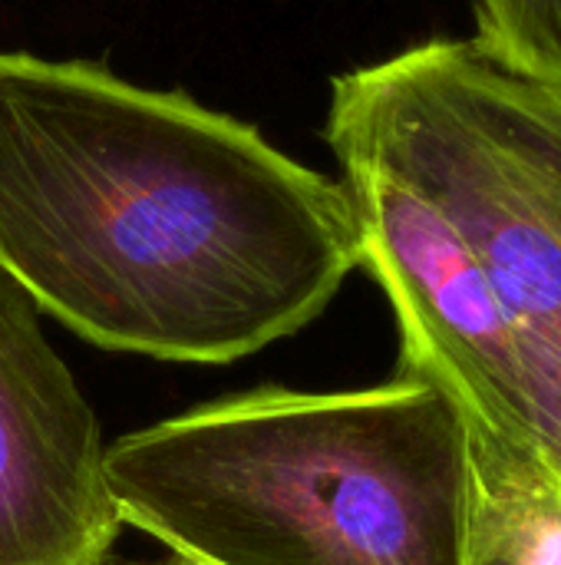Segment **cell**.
<instances>
[{"mask_svg":"<svg viewBox=\"0 0 561 565\" xmlns=\"http://www.w3.org/2000/svg\"><path fill=\"white\" fill-rule=\"evenodd\" d=\"M509 70L561 86V0H476V36Z\"/></svg>","mask_w":561,"mask_h":565,"instance_id":"52a82bcc","label":"cell"},{"mask_svg":"<svg viewBox=\"0 0 561 565\" xmlns=\"http://www.w3.org/2000/svg\"><path fill=\"white\" fill-rule=\"evenodd\" d=\"M0 268L96 348L231 364L327 311L360 232L344 182L258 126L0 50Z\"/></svg>","mask_w":561,"mask_h":565,"instance_id":"6da1fadb","label":"cell"},{"mask_svg":"<svg viewBox=\"0 0 561 565\" xmlns=\"http://www.w3.org/2000/svg\"><path fill=\"white\" fill-rule=\"evenodd\" d=\"M122 526L198 565H466L456 407L397 374L364 391L258 387L106 447Z\"/></svg>","mask_w":561,"mask_h":565,"instance_id":"7a4b0ae2","label":"cell"},{"mask_svg":"<svg viewBox=\"0 0 561 565\" xmlns=\"http://www.w3.org/2000/svg\"><path fill=\"white\" fill-rule=\"evenodd\" d=\"M145 565H198V563H188V559H182V556H169V559H162V563H145Z\"/></svg>","mask_w":561,"mask_h":565,"instance_id":"ba28073f","label":"cell"},{"mask_svg":"<svg viewBox=\"0 0 561 565\" xmlns=\"http://www.w3.org/2000/svg\"><path fill=\"white\" fill-rule=\"evenodd\" d=\"M466 457V565H561V477L549 457L470 434Z\"/></svg>","mask_w":561,"mask_h":565,"instance_id":"8992f818","label":"cell"},{"mask_svg":"<svg viewBox=\"0 0 561 565\" xmlns=\"http://www.w3.org/2000/svg\"><path fill=\"white\" fill-rule=\"evenodd\" d=\"M119 530L96 414L0 268V565H106Z\"/></svg>","mask_w":561,"mask_h":565,"instance_id":"5b68a950","label":"cell"},{"mask_svg":"<svg viewBox=\"0 0 561 565\" xmlns=\"http://www.w3.org/2000/svg\"><path fill=\"white\" fill-rule=\"evenodd\" d=\"M324 142L427 195L506 315L561 477V86L436 36L331 79Z\"/></svg>","mask_w":561,"mask_h":565,"instance_id":"3957f363","label":"cell"},{"mask_svg":"<svg viewBox=\"0 0 561 565\" xmlns=\"http://www.w3.org/2000/svg\"><path fill=\"white\" fill-rule=\"evenodd\" d=\"M360 232V268L400 328L397 374L443 391L470 437L546 454L506 315L446 215L370 162H337Z\"/></svg>","mask_w":561,"mask_h":565,"instance_id":"277c9868","label":"cell"}]
</instances>
